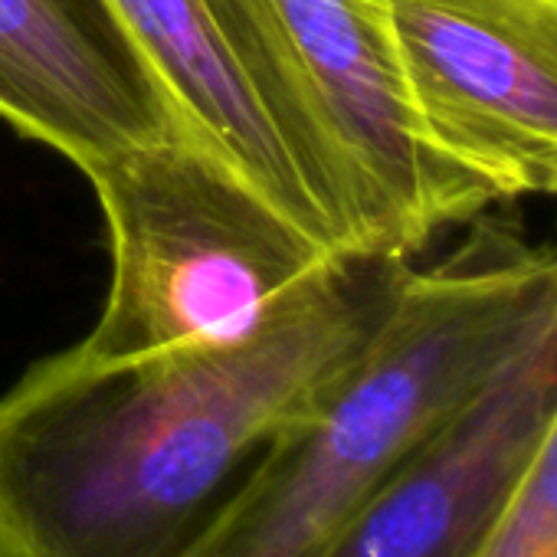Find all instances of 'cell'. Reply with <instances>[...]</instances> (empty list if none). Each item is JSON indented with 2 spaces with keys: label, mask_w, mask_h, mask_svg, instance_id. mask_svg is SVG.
<instances>
[{
  "label": "cell",
  "mask_w": 557,
  "mask_h": 557,
  "mask_svg": "<svg viewBox=\"0 0 557 557\" xmlns=\"http://www.w3.org/2000/svg\"><path fill=\"white\" fill-rule=\"evenodd\" d=\"M190 135L335 252H377L361 187L269 0H115Z\"/></svg>",
  "instance_id": "cell-4"
},
{
  "label": "cell",
  "mask_w": 557,
  "mask_h": 557,
  "mask_svg": "<svg viewBox=\"0 0 557 557\" xmlns=\"http://www.w3.org/2000/svg\"><path fill=\"white\" fill-rule=\"evenodd\" d=\"M430 141L498 200L557 197V0H381Z\"/></svg>",
  "instance_id": "cell-5"
},
{
  "label": "cell",
  "mask_w": 557,
  "mask_h": 557,
  "mask_svg": "<svg viewBox=\"0 0 557 557\" xmlns=\"http://www.w3.org/2000/svg\"><path fill=\"white\" fill-rule=\"evenodd\" d=\"M0 122L83 174L158 138H194L115 0H0Z\"/></svg>",
  "instance_id": "cell-8"
},
{
  "label": "cell",
  "mask_w": 557,
  "mask_h": 557,
  "mask_svg": "<svg viewBox=\"0 0 557 557\" xmlns=\"http://www.w3.org/2000/svg\"><path fill=\"white\" fill-rule=\"evenodd\" d=\"M557 407V283L531 332L364 502L322 557H475Z\"/></svg>",
  "instance_id": "cell-7"
},
{
  "label": "cell",
  "mask_w": 557,
  "mask_h": 557,
  "mask_svg": "<svg viewBox=\"0 0 557 557\" xmlns=\"http://www.w3.org/2000/svg\"><path fill=\"white\" fill-rule=\"evenodd\" d=\"M86 177L112 249L106 306L76 342L92 358L249 335L338 256L187 135L132 145Z\"/></svg>",
  "instance_id": "cell-3"
},
{
  "label": "cell",
  "mask_w": 557,
  "mask_h": 557,
  "mask_svg": "<svg viewBox=\"0 0 557 557\" xmlns=\"http://www.w3.org/2000/svg\"><path fill=\"white\" fill-rule=\"evenodd\" d=\"M407 256L338 252L259 329L135 358L76 345L0 394V557H177L361 358Z\"/></svg>",
  "instance_id": "cell-1"
},
{
  "label": "cell",
  "mask_w": 557,
  "mask_h": 557,
  "mask_svg": "<svg viewBox=\"0 0 557 557\" xmlns=\"http://www.w3.org/2000/svg\"><path fill=\"white\" fill-rule=\"evenodd\" d=\"M557 283V252L482 226L410 269L322 407L278 436L177 557H322L364 502L511 358Z\"/></svg>",
  "instance_id": "cell-2"
},
{
  "label": "cell",
  "mask_w": 557,
  "mask_h": 557,
  "mask_svg": "<svg viewBox=\"0 0 557 557\" xmlns=\"http://www.w3.org/2000/svg\"><path fill=\"white\" fill-rule=\"evenodd\" d=\"M312 99L342 148L377 252L413 256L440 230L498 203L423 132L381 0H269Z\"/></svg>",
  "instance_id": "cell-6"
},
{
  "label": "cell",
  "mask_w": 557,
  "mask_h": 557,
  "mask_svg": "<svg viewBox=\"0 0 557 557\" xmlns=\"http://www.w3.org/2000/svg\"><path fill=\"white\" fill-rule=\"evenodd\" d=\"M475 557H557V407Z\"/></svg>",
  "instance_id": "cell-9"
}]
</instances>
